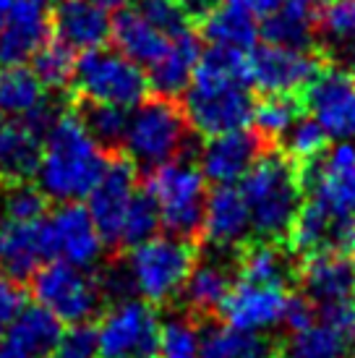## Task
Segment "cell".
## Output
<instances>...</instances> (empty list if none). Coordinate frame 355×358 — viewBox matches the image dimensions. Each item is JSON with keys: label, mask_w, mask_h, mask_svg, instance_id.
<instances>
[{"label": "cell", "mask_w": 355, "mask_h": 358, "mask_svg": "<svg viewBox=\"0 0 355 358\" xmlns=\"http://www.w3.org/2000/svg\"><path fill=\"white\" fill-rule=\"evenodd\" d=\"M108 162V152L89 136L81 120L66 108L42 144V159L37 170L40 186L48 199H84L105 173Z\"/></svg>", "instance_id": "cell-1"}, {"label": "cell", "mask_w": 355, "mask_h": 358, "mask_svg": "<svg viewBox=\"0 0 355 358\" xmlns=\"http://www.w3.org/2000/svg\"><path fill=\"white\" fill-rule=\"evenodd\" d=\"M238 191L246 199L256 241L287 246L290 228L303 204V186L296 162L272 147L248 168Z\"/></svg>", "instance_id": "cell-2"}, {"label": "cell", "mask_w": 355, "mask_h": 358, "mask_svg": "<svg viewBox=\"0 0 355 358\" xmlns=\"http://www.w3.org/2000/svg\"><path fill=\"white\" fill-rule=\"evenodd\" d=\"M194 139L196 131L188 123L180 97L149 92L129 118L123 155L136 165V170L149 173L165 162L188 159L194 155Z\"/></svg>", "instance_id": "cell-3"}, {"label": "cell", "mask_w": 355, "mask_h": 358, "mask_svg": "<svg viewBox=\"0 0 355 358\" xmlns=\"http://www.w3.org/2000/svg\"><path fill=\"white\" fill-rule=\"evenodd\" d=\"M191 129L201 136H217L227 131L246 129L254 118V94L251 84L236 76L196 63L194 81L180 97Z\"/></svg>", "instance_id": "cell-4"}, {"label": "cell", "mask_w": 355, "mask_h": 358, "mask_svg": "<svg viewBox=\"0 0 355 358\" xmlns=\"http://www.w3.org/2000/svg\"><path fill=\"white\" fill-rule=\"evenodd\" d=\"M144 189L159 209V225L170 236L196 243L201 238L204 207H207V186L201 170L188 162L175 159L149 170Z\"/></svg>", "instance_id": "cell-5"}, {"label": "cell", "mask_w": 355, "mask_h": 358, "mask_svg": "<svg viewBox=\"0 0 355 358\" xmlns=\"http://www.w3.org/2000/svg\"><path fill=\"white\" fill-rule=\"evenodd\" d=\"M196 243L175 236H154L131 249L129 275L141 299L159 306L180 293L191 269L196 267Z\"/></svg>", "instance_id": "cell-6"}, {"label": "cell", "mask_w": 355, "mask_h": 358, "mask_svg": "<svg viewBox=\"0 0 355 358\" xmlns=\"http://www.w3.org/2000/svg\"><path fill=\"white\" fill-rule=\"evenodd\" d=\"M152 92L149 76L129 60L108 48H92L76 58L73 81L68 94L94 102H110L120 108H133Z\"/></svg>", "instance_id": "cell-7"}, {"label": "cell", "mask_w": 355, "mask_h": 358, "mask_svg": "<svg viewBox=\"0 0 355 358\" xmlns=\"http://www.w3.org/2000/svg\"><path fill=\"white\" fill-rule=\"evenodd\" d=\"M303 194L332 222H355V144H337L298 165Z\"/></svg>", "instance_id": "cell-8"}, {"label": "cell", "mask_w": 355, "mask_h": 358, "mask_svg": "<svg viewBox=\"0 0 355 358\" xmlns=\"http://www.w3.org/2000/svg\"><path fill=\"white\" fill-rule=\"evenodd\" d=\"M31 296L40 306H45L50 314L63 324H84L89 317L97 314L102 303V290L97 280L81 272V267H73L68 262H45L29 275Z\"/></svg>", "instance_id": "cell-9"}, {"label": "cell", "mask_w": 355, "mask_h": 358, "mask_svg": "<svg viewBox=\"0 0 355 358\" xmlns=\"http://www.w3.org/2000/svg\"><path fill=\"white\" fill-rule=\"evenodd\" d=\"M321 50H293L282 45H254L248 50V79L261 94H303L308 84L329 69Z\"/></svg>", "instance_id": "cell-10"}, {"label": "cell", "mask_w": 355, "mask_h": 358, "mask_svg": "<svg viewBox=\"0 0 355 358\" xmlns=\"http://www.w3.org/2000/svg\"><path fill=\"white\" fill-rule=\"evenodd\" d=\"M159 319L147 301H118L97 327V358H157Z\"/></svg>", "instance_id": "cell-11"}, {"label": "cell", "mask_w": 355, "mask_h": 358, "mask_svg": "<svg viewBox=\"0 0 355 358\" xmlns=\"http://www.w3.org/2000/svg\"><path fill=\"white\" fill-rule=\"evenodd\" d=\"M136 165L123 152H115V155H110L108 168L94 183V189L89 191L87 209L99 238L108 246H118L120 225H123L126 209L131 204V196L136 191Z\"/></svg>", "instance_id": "cell-12"}, {"label": "cell", "mask_w": 355, "mask_h": 358, "mask_svg": "<svg viewBox=\"0 0 355 358\" xmlns=\"http://www.w3.org/2000/svg\"><path fill=\"white\" fill-rule=\"evenodd\" d=\"M303 108L326 131V136L347 139L355 136V76L340 69H324L308 84Z\"/></svg>", "instance_id": "cell-13"}, {"label": "cell", "mask_w": 355, "mask_h": 358, "mask_svg": "<svg viewBox=\"0 0 355 358\" xmlns=\"http://www.w3.org/2000/svg\"><path fill=\"white\" fill-rule=\"evenodd\" d=\"M287 299L290 293L282 285H259V282L238 280L227 290L225 301L219 306V317L230 327L259 332V329L282 324Z\"/></svg>", "instance_id": "cell-14"}, {"label": "cell", "mask_w": 355, "mask_h": 358, "mask_svg": "<svg viewBox=\"0 0 355 358\" xmlns=\"http://www.w3.org/2000/svg\"><path fill=\"white\" fill-rule=\"evenodd\" d=\"M275 144L261 136L256 129H238L209 136L201 150V176L215 183H233L248 173V168L256 162L266 150Z\"/></svg>", "instance_id": "cell-15"}, {"label": "cell", "mask_w": 355, "mask_h": 358, "mask_svg": "<svg viewBox=\"0 0 355 358\" xmlns=\"http://www.w3.org/2000/svg\"><path fill=\"white\" fill-rule=\"evenodd\" d=\"M55 259V243L48 217L13 222L6 220L0 228V264L13 280H27L37 267Z\"/></svg>", "instance_id": "cell-16"}, {"label": "cell", "mask_w": 355, "mask_h": 358, "mask_svg": "<svg viewBox=\"0 0 355 358\" xmlns=\"http://www.w3.org/2000/svg\"><path fill=\"white\" fill-rule=\"evenodd\" d=\"M296 278L303 288L300 296H306L316 308L335 306L353 296L355 264L350 257L335 251H311L303 254Z\"/></svg>", "instance_id": "cell-17"}, {"label": "cell", "mask_w": 355, "mask_h": 358, "mask_svg": "<svg viewBox=\"0 0 355 358\" xmlns=\"http://www.w3.org/2000/svg\"><path fill=\"white\" fill-rule=\"evenodd\" d=\"M52 243H55V257L68 262L73 267H92L102 254V238L92 222L87 207L76 201H63L48 217Z\"/></svg>", "instance_id": "cell-18"}, {"label": "cell", "mask_w": 355, "mask_h": 358, "mask_svg": "<svg viewBox=\"0 0 355 358\" xmlns=\"http://www.w3.org/2000/svg\"><path fill=\"white\" fill-rule=\"evenodd\" d=\"M50 37V8L45 0H13L0 29V63L21 66Z\"/></svg>", "instance_id": "cell-19"}, {"label": "cell", "mask_w": 355, "mask_h": 358, "mask_svg": "<svg viewBox=\"0 0 355 358\" xmlns=\"http://www.w3.org/2000/svg\"><path fill=\"white\" fill-rule=\"evenodd\" d=\"M50 34L73 50L102 48L110 40L108 10L94 0H58L50 8Z\"/></svg>", "instance_id": "cell-20"}, {"label": "cell", "mask_w": 355, "mask_h": 358, "mask_svg": "<svg viewBox=\"0 0 355 358\" xmlns=\"http://www.w3.org/2000/svg\"><path fill=\"white\" fill-rule=\"evenodd\" d=\"M194 29L201 40L238 50H251L259 40L256 13L243 0H219L217 6H212L204 16L194 21Z\"/></svg>", "instance_id": "cell-21"}, {"label": "cell", "mask_w": 355, "mask_h": 358, "mask_svg": "<svg viewBox=\"0 0 355 358\" xmlns=\"http://www.w3.org/2000/svg\"><path fill=\"white\" fill-rule=\"evenodd\" d=\"M248 228H251V217H248L246 199L240 191L233 189V183H219L212 194H207L201 236L209 243H215L219 249H230L243 241Z\"/></svg>", "instance_id": "cell-22"}, {"label": "cell", "mask_w": 355, "mask_h": 358, "mask_svg": "<svg viewBox=\"0 0 355 358\" xmlns=\"http://www.w3.org/2000/svg\"><path fill=\"white\" fill-rule=\"evenodd\" d=\"M110 40L120 55H126L133 63L154 66L170 48V37L154 29L136 8H118L110 19Z\"/></svg>", "instance_id": "cell-23"}, {"label": "cell", "mask_w": 355, "mask_h": 358, "mask_svg": "<svg viewBox=\"0 0 355 358\" xmlns=\"http://www.w3.org/2000/svg\"><path fill=\"white\" fill-rule=\"evenodd\" d=\"M42 159V136L21 120L0 123V186L29 183Z\"/></svg>", "instance_id": "cell-24"}, {"label": "cell", "mask_w": 355, "mask_h": 358, "mask_svg": "<svg viewBox=\"0 0 355 358\" xmlns=\"http://www.w3.org/2000/svg\"><path fill=\"white\" fill-rule=\"evenodd\" d=\"M198 55H201V37L196 34V29H188L173 37L162 60L152 66V73H149L152 92L180 97V92L186 90V84L194 76Z\"/></svg>", "instance_id": "cell-25"}, {"label": "cell", "mask_w": 355, "mask_h": 358, "mask_svg": "<svg viewBox=\"0 0 355 358\" xmlns=\"http://www.w3.org/2000/svg\"><path fill=\"white\" fill-rule=\"evenodd\" d=\"M60 335H63V322L55 314H50L45 306L34 303V306H21V311L13 317L6 329V343L34 358H50Z\"/></svg>", "instance_id": "cell-26"}, {"label": "cell", "mask_w": 355, "mask_h": 358, "mask_svg": "<svg viewBox=\"0 0 355 358\" xmlns=\"http://www.w3.org/2000/svg\"><path fill=\"white\" fill-rule=\"evenodd\" d=\"M68 110L81 120V126L89 131V136L97 141L108 155L123 152V139H126V129H129L131 118L129 108L68 94Z\"/></svg>", "instance_id": "cell-27"}, {"label": "cell", "mask_w": 355, "mask_h": 358, "mask_svg": "<svg viewBox=\"0 0 355 358\" xmlns=\"http://www.w3.org/2000/svg\"><path fill=\"white\" fill-rule=\"evenodd\" d=\"M238 275L248 282L287 288L290 278H296L293 264H290V249L282 243H269V241L243 243L238 254Z\"/></svg>", "instance_id": "cell-28"}, {"label": "cell", "mask_w": 355, "mask_h": 358, "mask_svg": "<svg viewBox=\"0 0 355 358\" xmlns=\"http://www.w3.org/2000/svg\"><path fill=\"white\" fill-rule=\"evenodd\" d=\"M230 272L222 264H198L191 269V275L186 278L183 288L178 296H183V303L188 308V317L207 319L219 314V306L225 301L227 290H230Z\"/></svg>", "instance_id": "cell-29"}, {"label": "cell", "mask_w": 355, "mask_h": 358, "mask_svg": "<svg viewBox=\"0 0 355 358\" xmlns=\"http://www.w3.org/2000/svg\"><path fill=\"white\" fill-rule=\"evenodd\" d=\"M259 37H264L269 45H282V48H293V50H314V10L282 0L280 8L264 16L261 27H259Z\"/></svg>", "instance_id": "cell-30"}, {"label": "cell", "mask_w": 355, "mask_h": 358, "mask_svg": "<svg viewBox=\"0 0 355 358\" xmlns=\"http://www.w3.org/2000/svg\"><path fill=\"white\" fill-rule=\"evenodd\" d=\"M277 350L256 332L212 324L198 335V358H275Z\"/></svg>", "instance_id": "cell-31"}, {"label": "cell", "mask_w": 355, "mask_h": 358, "mask_svg": "<svg viewBox=\"0 0 355 358\" xmlns=\"http://www.w3.org/2000/svg\"><path fill=\"white\" fill-rule=\"evenodd\" d=\"M355 340L337 327L335 322L316 314V319L308 327L293 332L287 356L293 358H350V348Z\"/></svg>", "instance_id": "cell-32"}, {"label": "cell", "mask_w": 355, "mask_h": 358, "mask_svg": "<svg viewBox=\"0 0 355 358\" xmlns=\"http://www.w3.org/2000/svg\"><path fill=\"white\" fill-rule=\"evenodd\" d=\"M29 60L31 73L40 79L42 87H48L52 92H63L71 87L73 71H76V55H73L71 45L50 34L48 40L31 52Z\"/></svg>", "instance_id": "cell-33"}, {"label": "cell", "mask_w": 355, "mask_h": 358, "mask_svg": "<svg viewBox=\"0 0 355 358\" xmlns=\"http://www.w3.org/2000/svg\"><path fill=\"white\" fill-rule=\"evenodd\" d=\"M316 50H326L335 45L345 50L355 40V0H326L314 13Z\"/></svg>", "instance_id": "cell-34"}, {"label": "cell", "mask_w": 355, "mask_h": 358, "mask_svg": "<svg viewBox=\"0 0 355 358\" xmlns=\"http://www.w3.org/2000/svg\"><path fill=\"white\" fill-rule=\"evenodd\" d=\"M306 113L300 94H261L254 105V129L266 136L277 147L280 136L285 134L300 115Z\"/></svg>", "instance_id": "cell-35"}, {"label": "cell", "mask_w": 355, "mask_h": 358, "mask_svg": "<svg viewBox=\"0 0 355 358\" xmlns=\"http://www.w3.org/2000/svg\"><path fill=\"white\" fill-rule=\"evenodd\" d=\"M45 97L40 79L24 66H6L0 71V113L3 115H24Z\"/></svg>", "instance_id": "cell-36"}, {"label": "cell", "mask_w": 355, "mask_h": 358, "mask_svg": "<svg viewBox=\"0 0 355 358\" xmlns=\"http://www.w3.org/2000/svg\"><path fill=\"white\" fill-rule=\"evenodd\" d=\"M159 228V209L152 199V194L147 189L144 191H133L131 196V204L126 209V217H123V225H120V238L118 246H138L144 241L154 238Z\"/></svg>", "instance_id": "cell-37"}, {"label": "cell", "mask_w": 355, "mask_h": 358, "mask_svg": "<svg viewBox=\"0 0 355 358\" xmlns=\"http://www.w3.org/2000/svg\"><path fill=\"white\" fill-rule=\"evenodd\" d=\"M326 141H329L326 131L321 129L314 118L300 115V118L280 136L277 150L282 152L285 157L293 159L296 165H306V162H311V159L319 157V155L326 150Z\"/></svg>", "instance_id": "cell-38"}, {"label": "cell", "mask_w": 355, "mask_h": 358, "mask_svg": "<svg viewBox=\"0 0 355 358\" xmlns=\"http://www.w3.org/2000/svg\"><path fill=\"white\" fill-rule=\"evenodd\" d=\"M131 8H136L154 29H159L170 40L194 29V19L183 0H133Z\"/></svg>", "instance_id": "cell-39"}, {"label": "cell", "mask_w": 355, "mask_h": 358, "mask_svg": "<svg viewBox=\"0 0 355 358\" xmlns=\"http://www.w3.org/2000/svg\"><path fill=\"white\" fill-rule=\"evenodd\" d=\"M157 358H198V329L194 317H173L159 324Z\"/></svg>", "instance_id": "cell-40"}, {"label": "cell", "mask_w": 355, "mask_h": 358, "mask_svg": "<svg viewBox=\"0 0 355 358\" xmlns=\"http://www.w3.org/2000/svg\"><path fill=\"white\" fill-rule=\"evenodd\" d=\"M6 191L3 194V212L6 220L13 222H29V220H40L48 212V196L45 191L34 189L29 183H16V186H0Z\"/></svg>", "instance_id": "cell-41"}, {"label": "cell", "mask_w": 355, "mask_h": 358, "mask_svg": "<svg viewBox=\"0 0 355 358\" xmlns=\"http://www.w3.org/2000/svg\"><path fill=\"white\" fill-rule=\"evenodd\" d=\"M21 306H24L21 282L6 275V272H0V335L8 329V324L21 311Z\"/></svg>", "instance_id": "cell-42"}, {"label": "cell", "mask_w": 355, "mask_h": 358, "mask_svg": "<svg viewBox=\"0 0 355 358\" xmlns=\"http://www.w3.org/2000/svg\"><path fill=\"white\" fill-rule=\"evenodd\" d=\"M248 8L254 10L256 16H266V13H272L282 6V0H243Z\"/></svg>", "instance_id": "cell-43"}, {"label": "cell", "mask_w": 355, "mask_h": 358, "mask_svg": "<svg viewBox=\"0 0 355 358\" xmlns=\"http://www.w3.org/2000/svg\"><path fill=\"white\" fill-rule=\"evenodd\" d=\"M0 358H34V356H29V353H24V350H19V348H13V345H3L0 348Z\"/></svg>", "instance_id": "cell-44"}, {"label": "cell", "mask_w": 355, "mask_h": 358, "mask_svg": "<svg viewBox=\"0 0 355 358\" xmlns=\"http://www.w3.org/2000/svg\"><path fill=\"white\" fill-rule=\"evenodd\" d=\"M342 52H345L347 69H350V71H347V73H353V76H355V40L350 42V45H347V48H345V50H342Z\"/></svg>", "instance_id": "cell-45"}, {"label": "cell", "mask_w": 355, "mask_h": 358, "mask_svg": "<svg viewBox=\"0 0 355 358\" xmlns=\"http://www.w3.org/2000/svg\"><path fill=\"white\" fill-rule=\"evenodd\" d=\"M10 6H13V0H0V29H3V24L8 21Z\"/></svg>", "instance_id": "cell-46"}, {"label": "cell", "mask_w": 355, "mask_h": 358, "mask_svg": "<svg viewBox=\"0 0 355 358\" xmlns=\"http://www.w3.org/2000/svg\"><path fill=\"white\" fill-rule=\"evenodd\" d=\"M287 3H296V6H303V8L314 10V8H319V6H324L326 0H287Z\"/></svg>", "instance_id": "cell-47"}, {"label": "cell", "mask_w": 355, "mask_h": 358, "mask_svg": "<svg viewBox=\"0 0 355 358\" xmlns=\"http://www.w3.org/2000/svg\"><path fill=\"white\" fill-rule=\"evenodd\" d=\"M94 3H99L102 8H120L126 0H94Z\"/></svg>", "instance_id": "cell-48"}, {"label": "cell", "mask_w": 355, "mask_h": 358, "mask_svg": "<svg viewBox=\"0 0 355 358\" xmlns=\"http://www.w3.org/2000/svg\"><path fill=\"white\" fill-rule=\"evenodd\" d=\"M350 299H353V306H355V278H353V296Z\"/></svg>", "instance_id": "cell-49"}, {"label": "cell", "mask_w": 355, "mask_h": 358, "mask_svg": "<svg viewBox=\"0 0 355 358\" xmlns=\"http://www.w3.org/2000/svg\"><path fill=\"white\" fill-rule=\"evenodd\" d=\"M350 358H355V356H350Z\"/></svg>", "instance_id": "cell-50"}]
</instances>
